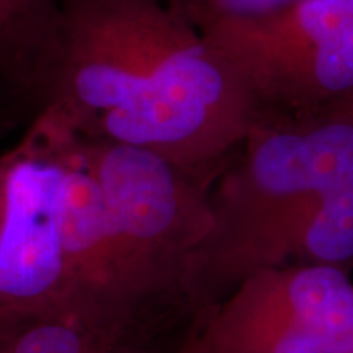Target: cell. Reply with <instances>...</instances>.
I'll use <instances>...</instances> for the list:
<instances>
[{"label": "cell", "mask_w": 353, "mask_h": 353, "mask_svg": "<svg viewBox=\"0 0 353 353\" xmlns=\"http://www.w3.org/2000/svg\"><path fill=\"white\" fill-rule=\"evenodd\" d=\"M203 30L223 21L247 20L280 10L298 0H169Z\"/></svg>", "instance_id": "9c48e42d"}, {"label": "cell", "mask_w": 353, "mask_h": 353, "mask_svg": "<svg viewBox=\"0 0 353 353\" xmlns=\"http://www.w3.org/2000/svg\"><path fill=\"white\" fill-rule=\"evenodd\" d=\"M201 32L244 79L260 114L314 117L353 107V0H298Z\"/></svg>", "instance_id": "277c9868"}, {"label": "cell", "mask_w": 353, "mask_h": 353, "mask_svg": "<svg viewBox=\"0 0 353 353\" xmlns=\"http://www.w3.org/2000/svg\"><path fill=\"white\" fill-rule=\"evenodd\" d=\"M187 335L188 330L154 335V337L123 343V345L113 348L108 353H176L183 345Z\"/></svg>", "instance_id": "30bf717a"}, {"label": "cell", "mask_w": 353, "mask_h": 353, "mask_svg": "<svg viewBox=\"0 0 353 353\" xmlns=\"http://www.w3.org/2000/svg\"><path fill=\"white\" fill-rule=\"evenodd\" d=\"M345 114H353V107H352L350 110H347V112H345Z\"/></svg>", "instance_id": "4fadbf2b"}, {"label": "cell", "mask_w": 353, "mask_h": 353, "mask_svg": "<svg viewBox=\"0 0 353 353\" xmlns=\"http://www.w3.org/2000/svg\"><path fill=\"white\" fill-rule=\"evenodd\" d=\"M353 187V114H260L213 192L214 224L190 265L198 312L260 268L283 265L306 216Z\"/></svg>", "instance_id": "7a4b0ae2"}, {"label": "cell", "mask_w": 353, "mask_h": 353, "mask_svg": "<svg viewBox=\"0 0 353 353\" xmlns=\"http://www.w3.org/2000/svg\"><path fill=\"white\" fill-rule=\"evenodd\" d=\"M38 114L216 179L260 110L231 61L169 0H63Z\"/></svg>", "instance_id": "6da1fadb"}, {"label": "cell", "mask_w": 353, "mask_h": 353, "mask_svg": "<svg viewBox=\"0 0 353 353\" xmlns=\"http://www.w3.org/2000/svg\"><path fill=\"white\" fill-rule=\"evenodd\" d=\"M348 270L290 262L260 268L198 316L205 353H353Z\"/></svg>", "instance_id": "8992f818"}, {"label": "cell", "mask_w": 353, "mask_h": 353, "mask_svg": "<svg viewBox=\"0 0 353 353\" xmlns=\"http://www.w3.org/2000/svg\"><path fill=\"white\" fill-rule=\"evenodd\" d=\"M353 267V187L337 193L306 216L286 249L285 263Z\"/></svg>", "instance_id": "ba28073f"}, {"label": "cell", "mask_w": 353, "mask_h": 353, "mask_svg": "<svg viewBox=\"0 0 353 353\" xmlns=\"http://www.w3.org/2000/svg\"><path fill=\"white\" fill-rule=\"evenodd\" d=\"M64 162L41 118L0 154V322L120 311L85 301L74 285L61 239Z\"/></svg>", "instance_id": "5b68a950"}, {"label": "cell", "mask_w": 353, "mask_h": 353, "mask_svg": "<svg viewBox=\"0 0 353 353\" xmlns=\"http://www.w3.org/2000/svg\"><path fill=\"white\" fill-rule=\"evenodd\" d=\"M176 353H205L200 341H198V317L190 334L187 335V339H185L183 345L180 347V350Z\"/></svg>", "instance_id": "7c38bea8"}, {"label": "cell", "mask_w": 353, "mask_h": 353, "mask_svg": "<svg viewBox=\"0 0 353 353\" xmlns=\"http://www.w3.org/2000/svg\"><path fill=\"white\" fill-rule=\"evenodd\" d=\"M61 25L63 0H0V81L30 121L54 68Z\"/></svg>", "instance_id": "52a82bcc"}, {"label": "cell", "mask_w": 353, "mask_h": 353, "mask_svg": "<svg viewBox=\"0 0 353 353\" xmlns=\"http://www.w3.org/2000/svg\"><path fill=\"white\" fill-rule=\"evenodd\" d=\"M76 139L103 195L123 296L139 307H193L187 278L214 224V176L143 148Z\"/></svg>", "instance_id": "3957f363"}, {"label": "cell", "mask_w": 353, "mask_h": 353, "mask_svg": "<svg viewBox=\"0 0 353 353\" xmlns=\"http://www.w3.org/2000/svg\"><path fill=\"white\" fill-rule=\"evenodd\" d=\"M21 117H28V114L25 113L23 107L12 94L10 88L0 81V134L15 126Z\"/></svg>", "instance_id": "8fae6325"}]
</instances>
